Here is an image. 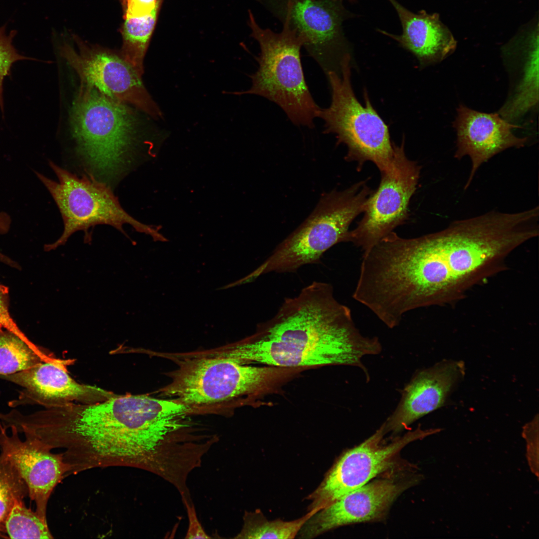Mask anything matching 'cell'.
<instances>
[{
    "mask_svg": "<svg viewBox=\"0 0 539 539\" xmlns=\"http://www.w3.org/2000/svg\"><path fill=\"white\" fill-rule=\"evenodd\" d=\"M27 496V486L17 470L0 454V526L14 505Z\"/></svg>",
    "mask_w": 539,
    "mask_h": 539,
    "instance_id": "cell-25",
    "label": "cell"
},
{
    "mask_svg": "<svg viewBox=\"0 0 539 539\" xmlns=\"http://www.w3.org/2000/svg\"><path fill=\"white\" fill-rule=\"evenodd\" d=\"M538 424V416L537 419H534L532 422L526 424L524 428L523 435L527 440L528 459L532 468V472L536 476H538V468L535 463L538 466V450L536 449V442H538V439L536 440V429L538 427L536 426ZM538 436H537V437Z\"/></svg>",
    "mask_w": 539,
    "mask_h": 539,
    "instance_id": "cell-29",
    "label": "cell"
},
{
    "mask_svg": "<svg viewBox=\"0 0 539 539\" xmlns=\"http://www.w3.org/2000/svg\"><path fill=\"white\" fill-rule=\"evenodd\" d=\"M76 48L64 43L60 54L79 75L81 82L106 96L129 103L154 118L163 117L144 87L140 76L120 54L75 39Z\"/></svg>",
    "mask_w": 539,
    "mask_h": 539,
    "instance_id": "cell-12",
    "label": "cell"
},
{
    "mask_svg": "<svg viewBox=\"0 0 539 539\" xmlns=\"http://www.w3.org/2000/svg\"><path fill=\"white\" fill-rule=\"evenodd\" d=\"M440 430L439 428L423 430L419 425L415 430L386 443L382 424L372 436L339 457L320 484L309 495L307 499L311 501L309 511H319L365 485L390 468L406 446Z\"/></svg>",
    "mask_w": 539,
    "mask_h": 539,
    "instance_id": "cell-10",
    "label": "cell"
},
{
    "mask_svg": "<svg viewBox=\"0 0 539 539\" xmlns=\"http://www.w3.org/2000/svg\"><path fill=\"white\" fill-rule=\"evenodd\" d=\"M48 355L32 342L26 341L10 331H0V376L28 369Z\"/></svg>",
    "mask_w": 539,
    "mask_h": 539,
    "instance_id": "cell-21",
    "label": "cell"
},
{
    "mask_svg": "<svg viewBox=\"0 0 539 539\" xmlns=\"http://www.w3.org/2000/svg\"><path fill=\"white\" fill-rule=\"evenodd\" d=\"M414 483L392 478L370 481L315 513L298 535L300 538L311 539L343 526L380 521Z\"/></svg>",
    "mask_w": 539,
    "mask_h": 539,
    "instance_id": "cell-14",
    "label": "cell"
},
{
    "mask_svg": "<svg viewBox=\"0 0 539 539\" xmlns=\"http://www.w3.org/2000/svg\"><path fill=\"white\" fill-rule=\"evenodd\" d=\"M10 539H51L47 521L27 508L23 501L16 502L0 527Z\"/></svg>",
    "mask_w": 539,
    "mask_h": 539,
    "instance_id": "cell-24",
    "label": "cell"
},
{
    "mask_svg": "<svg viewBox=\"0 0 539 539\" xmlns=\"http://www.w3.org/2000/svg\"><path fill=\"white\" fill-rule=\"evenodd\" d=\"M49 165L58 181L34 172L56 204L63 221L64 230L57 241L44 245L45 251L64 245L70 236L78 231L84 232V239L88 242L91 237L89 229L99 224L111 226L125 235L124 224L131 225L138 232L153 234L150 227L135 220L122 208L106 184L92 177H79L52 161H50Z\"/></svg>",
    "mask_w": 539,
    "mask_h": 539,
    "instance_id": "cell-9",
    "label": "cell"
},
{
    "mask_svg": "<svg viewBox=\"0 0 539 539\" xmlns=\"http://www.w3.org/2000/svg\"><path fill=\"white\" fill-rule=\"evenodd\" d=\"M538 234L531 209L514 213L491 211L415 238L392 232L369 253L370 287L382 310L400 320L411 310L459 297Z\"/></svg>",
    "mask_w": 539,
    "mask_h": 539,
    "instance_id": "cell-1",
    "label": "cell"
},
{
    "mask_svg": "<svg viewBox=\"0 0 539 539\" xmlns=\"http://www.w3.org/2000/svg\"><path fill=\"white\" fill-rule=\"evenodd\" d=\"M8 288L0 284V331L7 330L27 342H31L20 329L9 310Z\"/></svg>",
    "mask_w": 539,
    "mask_h": 539,
    "instance_id": "cell-27",
    "label": "cell"
},
{
    "mask_svg": "<svg viewBox=\"0 0 539 539\" xmlns=\"http://www.w3.org/2000/svg\"><path fill=\"white\" fill-rule=\"evenodd\" d=\"M285 8L284 18L325 73L340 72L341 62L349 53L342 24L352 13L333 0H287Z\"/></svg>",
    "mask_w": 539,
    "mask_h": 539,
    "instance_id": "cell-13",
    "label": "cell"
},
{
    "mask_svg": "<svg viewBox=\"0 0 539 539\" xmlns=\"http://www.w3.org/2000/svg\"><path fill=\"white\" fill-rule=\"evenodd\" d=\"M6 24L0 27V107L3 111V83L4 78L9 74L11 67L15 62L31 59L18 53L12 44L16 30H11L8 35L5 32Z\"/></svg>",
    "mask_w": 539,
    "mask_h": 539,
    "instance_id": "cell-26",
    "label": "cell"
},
{
    "mask_svg": "<svg viewBox=\"0 0 539 539\" xmlns=\"http://www.w3.org/2000/svg\"><path fill=\"white\" fill-rule=\"evenodd\" d=\"M122 0H120V1L121 2V1H122Z\"/></svg>",
    "mask_w": 539,
    "mask_h": 539,
    "instance_id": "cell-33",
    "label": "cell"
},
{
    "mask_svg": "<svg viewBox=\"0 0 539 539\" xmlns=\"http://www.w3.org/2000/svg\"><path fill=\"white\" fill-rule=\"evenodd\" d=\"M420 171L416 162L406 156L404 139L400 145L394 144L391 164L380 172L379 187L368 198L362 218L350 231V242L365 252L404 223Z\"/></svg>",
    "mask_w": 539,
    "mask_h": 539,
    "instance_id": "cell-11",
    "label": "cell"
},
{
    "mask_svg": "<svg viewBox=\"0 0 539 539\" xmlns=\"http://www.w3.org/2000/svg\"><path fill=\"white\" fill-rule=\"evenodd\" d=\"M188 518V527L185 539H211L205 531L198 518L193 501L183 503Z\"/></svg>",
    "mask_w": 539,
    "mask_h": 539,
    "instance_id": "cell-30",
    "label": "cell"
},
{
    "mask_svg": "<svg viewBox=\"0 0 539 539\" xmlns=\"http://www.w3.org/2000/svg\"><path fill=\"white\" fill-rule=\"evenodd\" d=\"M336 0V1H341V0Z\"/></svg>",
    "mask_w": 539,
    "mask_h": 539,
    "instance_id": "cell-32",
    "label": "cell"
},
{
    "mask_svg": "<svg viewBox=\"0 0 539 539\" xmlns=\"http://www.w3.org/2000/svg\"><path fill=\"white\" fill-rule=\"evenodd\" d=\"M367 180L342 190L323 194L305 220L247 275L253 281L271 272H293L301 266L319 263L323 254L337 244L349 242V227L363 213L373 193Z\"/></svg>",
    "mask_w": 539,
    "mask_h": 539,
    "instance_id": "cell-4",
    "label": "cell"
},
{
    "mask_svg": "<svg viewBox=\"0 0 539 539\" xmlns=\"http://www.w3.org/2000/svg\"><path fill=\"white\" fill-rule=\"evenodd\" d=\"M159 8L149 14L124 18L121 30L123 45L120 54L140 76L144 73V58Z\"/></svg>",
    "mask_w": 539,
    "mask_h": 539,
    "instance_id": "cell-20",
    "label": "cell"
},
{
    "mask_svg": "<svg viewBox=\"0 0 539 539\" xmlns=\"http://www.w3.org/2000/svg\"><path fill=\"white\" fill-rule=\"evenodd\" d=\"M457 132V149L454 157L460 160L470 157L471 169L464 187L471 184L477 171L483 163L509 148L525 146L527 138L515 135L512 130L519 126L504 119L497 113L479 112L460 105L453 123Z\"/></svg>",
    "mask_w": 539,
    "mask_h": 539,
    "instance_id": "cell-18",
    "label": "cell"
},
{
    "mask_svg": "<svg viewBox=\"0 0 539 539\" xmlns=\"http://www.w3.org/2000/svg\"><path fill=\"white\" fill-rule=\"evenodd\" d=\"M312 510L299 519L290 521L268 520L260 510L245 512L244 525L235 539H293L304 523L315 513Z\"/></svg>",
    "mask_w": 539,
    "mask_h": 539,
    "instance_id": "cell-22",
    "label": "cell"
},
{
    "mask_svg": "<svg viewBox=\"0 0 539 539\" xmlns=\"http://www.w3.org/2000/svg\"><path fill=\"white\" fill-rule=\"evenodd\" d=\"M249 25L260 45L259 67L249 76L251 88L232 94L262 96L278 105L294 125L313 128L320 107L305 81L300 59L302 39L286 18L282 31L277 33L261 27L250 12Z\"/></svg>",
    "mask_w": 539,
    "mask_h": 539,
    "instance_id": "cell-6",
    "label": "cell"
},
{
    "mask_svg": "<svg viewBox=\"0 0 539 539\" xmlns=\"http://www.w3.org/2000/svg\"><path fill=\"white\" fill-rule=\"evenodd\" d=\"M7 428L0 423V454L16 468L25 483L28 496L35 504V512L46 520L48 502L54 489L70 473L69 466L62 454L51 449L38 440L27 436L22 440L13 425Z\"/></svg>",
    "mask_w": 539,
    "mask_h": 539,
    "instance_id": "cell-16",
    "label": "cell"
},
{
    "mask_svg": "<svg viewBox=\"0 0 539 539\" xmlns=\"http://www.w3.org/2000/svg\"><path fill=\"white\" fill-rule=\"evenodd\" d=\"M538 47L539 44L530 52L525 75L515 95L501 110L502 117L509 122L524 114L538 102Z\"/></svg>",
    "mask_w": 539,
    "mask_h": 539,
    "instance_id": "cell-23",
    "label": "cell"
},
{
    "mask_svg": "<svg viewBox=\"0 0 539 539\" xmlns=\"http://www.w3.org/2000/svg\"><path fill=\"white\" fill-rule=\"evenodd\" d=\"M71 359L57 358L49 354L31 367L0 378L23 388L16 401L35 403L45 408L72 403L89 404L104 401L116 394L96 386L80 383L69 374Z\"/></svg>",
    "mask_w": 539,
    "mask_h": 539,
    "instance_id": "cell-15",
    "label": "cell"
},
{
    "mask_svg": "<svg viewBox=\"0 0 539 539\" xmlns=\"http://www.w3.org/2000/svg\"><path fill=\"white\" fill-rule=\"evenodd\" d=\"M351 55L341 62V72L326 74L331 89L329 107L319 108L316 117L324 122V133H333L337 144L347 148L345 159L355 161L359 171L366 161L373 163L380 172L389 168L394 143L388 127L375 110L367 92H364L365 106L357 99L351 82Z\"/></svg>",
    "mask_w": 539,
    "mask_h": 539,
    "instance_id": "cell-8",
    "label": "cell"
},
{
    "mask_svg": "<svg viewBox=\"0 0 539 539\" xmlns=\"http://www.w3.org/2000/svg\"><path fill=\"white\" fill-rule=\"evenodd\" d=\"M465 373L463 361L451 360L417 372L402 391L396 408L383 424L386 434L400 432L444 406Z\"/></svg>",
    "mask_w": 539,
    "mask_h": 539,
    "instance_id": "cell-17",
    "label": "cell"
},
{
    "mask_svg": "<svg viewBox=\"0 0 539 539\" xmlns=\"http://www.w3.org/2000/svg\"><path fill=\"white\" fill-rule=\"evenodd\" d=\"M382 350L376 337L363 335L350 309L334 297L332 285L314 281L286 298L256 332L220 353L243 364L275 367L343 365L367 371L361 361Z\"/></svg>",
    "mask_w": 539,
    "mask_h": 539,
    "instance_id": "cell-3",
    "label": "cell"
},
{
    "mask_svg": "<svg viewBox=\"0 0 539 539\" xmlns=\"http://www.w3.org/2000/svg\"><path fill=\"white\" fill-rule=\"evenodd\" d=\"M135 116L125 103L81 82L70 123L78 152L91 173L107 178L123 172L136 140Z\"/></svg>",
    "mask_w": 539,
    "mask_h": 539,
    "instance_id": "cell-5",
    "label": "cell"
},
{
    "mask_svg": "<svg viewBox=\"0 0 539 539\" xmlns=\"http://www.w3.org/2000/svg\"><path fill=\"white\" fill-rule=\"evenodd\" d=\"M388 0L396 11L402 32L396 35L381 29L378 31L412 53L421 66L439 62L455 51L457 41L438 13H428L424 10L414 13L397 0Z\"/></svg>",
    "mask_w": 539,
    "mask_h": 539,
    "instance_id": "cell-19",
    "label": "cell"
},
{
    "mask_svg": "<svg viewBox=\"0 0 539 539\" xmlns=\"http://www.w3.org/2000/svg\"><path fill=\"white\" fill-rule=\"evenodd\" d=\"M175 417L169 399L117 394L36 412L29 417L28 428L51 450L64 449L71 473L111 466L143 469L167 445Z\"/></svg>",
    "mask_w": 539,
    "mask_h": 539,
    "instance_id": "cell-2",
    "label": "cell"
},
{
    "mask_svg": "<svg viewBox=\"0 0 539 539\" xmlns=\"http://www.w3.org/2000/svg\"><path fill=\"white\" fill-rule=\"evenodd\" d=\"M11 222V217L7 213L0 212V235H4L9 232ZM7 258V256L0 252V262L4 263Z\"/></svg>",
    "mask_w": 539,
    "mask_h": 539,
    "instance_id": "cell-31",
    "label": "cell"
},
{
    "mask_svg": "<svg viewBox=\"0 0 539 539\" xmlns=\"http://www.w3.org/2000/svg\"><path fill=\"white\" fill-rule=\"evenodd\" d=\"M160 392L193 412L217 407L268 387L279 371L241 363L213 351L185 355Z\"/></svg>",
    "mask_w": 539,
    "mask_h": 539,
    "instance_id": "cell-7",
    "label": "cell"
},
{
    "mask_svg": "<svg viewBox=\"0 0 539 539\" xmlns=\"http://www.w3.org/2000/svg\"><path fill=\"white\" fill-rule=\"evenodd\" d=\"M162 0H123V18L149 14L160 7Z\"/></svg>",
    "mask_w": 539,
    "mask_h": 539,
    "instance_id": "cell-28",
    "label": "cell"
}]
</instances>
